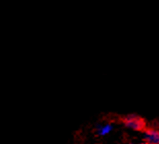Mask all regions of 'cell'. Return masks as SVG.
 <instances>
[{"label": "cell", "instance_id": "5", "mask_svg": "<svg viewBox=\"0 0 159 144\" xmlns=\"http://www.w3.org/2000/svg\"><path fill=\"white\" fill-rule=\"evenodd\" d=\"M129 144H133V143H129Z\"/></svg>", "mask_w": 159, "mask_h": 144}, {"label": "cell", "instance_id": "1", "mask_svg": "<svg viewBox=\"0 0 159 144\" xmlns=\"http://www.w3.org/2000/svg\"><path fill=\"white\" fill-rule=\"evenodd\" d=\"M122 122L126 128L134 130V131H142V130H144L145 128L144 119L141 118L140 116H138V115H134V114L127 115V116H125V118H123Z\"/></svg>", "mask_w": 159, "mask_h": 144}, {"label": "cell", "instance_id": "4", "mask_svg": "<svg viewBox=\"0 0 159 144\" xmlns=\"http://www.w3.org/2000/svg\"><path fill=\"white\" fill-rule=\"evenodd\" d=\"M139 144H149L147 141H144V142H141V143H139Z\"/></svg>", "mask_w": 159, "mask_h": 144}, {"label": "cell", "instance_id": "3", "mask_svg": "<svg viewBox=\"0 0 159 144\" xmlns=\"http://www.w3.org/2000/svg\"><path fill=\"white\" fill-rule=\"evenodd\" d=\"M113 130V126L111 123H105V125H99L97 128L98 134L100 136H106L110 134Z\"/></svg>", "mask_w": 159, "mask_h": 144}, {"label": "cell", "instance_id": "2", "mask_svg": "<svg viewBox=\"0 0 159 144\" xmlns=\"http://www.w3.org/2000/svg\"><path fill=\"white\" fill-rule=\"evenodd\" d=\"M145 141L149 144H159V130L149 129L144 134Z\"/></svg>", "mask_w": 159, "mask_h": 144}]
</instances>
